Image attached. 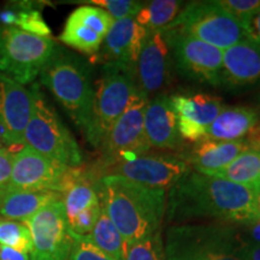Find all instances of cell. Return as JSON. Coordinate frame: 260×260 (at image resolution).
Masks as SVG:
<instances>
[{
    "label": "cell",
    "instance_id": "14",
    "mask_svg": "<svg viewBox=\"0 0 260 260\" xmlns=\"http://www.w3.org/2000/svg\"><path fill=\"white\" fill-rule=\"evenodd\" d=\"M113 21L115 19L105 10L93 5H82L69 15L59 40L76 51L96 54Z\"/></svg>",
    "mask_w": 260,
    "mask_h": 260
},
{
    "label": "cell",
    "instance_id": "37",
    "mask_svg": "<svg viewBox=\"0 0 260 260\" xmlns=\"http://www.w3.org/2000/svg\"><path fill=\"white\" fill-rule=\"evenodd\" d=\"M242 228L243 232H241V235L245 240L246 243H256L260 245V217L254 220H252L251 223H247L245 225H239Z\"/></svg>",
    "mask_w": 260,
    "mask_h": 260
},
{
    "label": "cell",
    "instance_id": "10",
    "mask_svg": "<svg viewBox=\"0 0 260 260\" xmlns=\"http://www.w3.org/2000/svg\"><path fill=\"white\" fill-rule=\"evenodd\" d=\"M61 199L48 204L24 222L31 235V260L69 258L74 240Z\"/></svg>",
    "mask_w": 260,
    "mask_h": 260
},
{
    "label": "cell",
    "instance_id": "21",
    "mask_svg": "<svg viewBox=\"0 0 260 260\" xmlns=\"http://www.w3.org/2000/svg\"><path fill=\"white\" fill-rule=\"evenodd\" d=\"M247 141H212L203 139L195 142L190 149L180 157L195 171L204 175H210L222 170L230 162L235 160L240 154L249 149Z\"/></svg>",
    "mask_w": 260,
    "mask_h": 260
},
{
    "label": "cell",
    "instance_id": "16",
    "mask_svg": "<svg viewBox=\"0 0 260 260\" xmlns=\"http://www.w3.org/2000/svg\"><path fill=\"white\" fill-rule=\"evenodd\" d=\"M170 102L177 117L178 133L190 142L203 140L207 128L223 110L222 99L206 93L176 94L170 96Z\"/></svg>",
    "mask_w": 260,
    "mask_h": 260
},
{
    "label": "cell",
    "instance_id": "3",
    "mask_svg": "<svg viewBox=\"0 0 260 260\" xmlns=\"http://www.w3.org/2000/svg\"><path fill=\"white\" fill-rule=\"evenodd\" d=\"M40 79L84 134L92 118L95 94L88 61L57 46L40 73Z\"/></svg>",
    "mask_w": 260,
    "mask_h": 260
},
{
    "label": "cell",
    "instance_id": "31",
    "mask_svg": "<svg viewBox=\"0 0 260 260\" xmlns=\"http://www.w3.org/2000/svg\"><path fill=\"white\" fill-rule=\"evenodd\" d=\"M86 4L95 5L105 10L107 14L117 21V19L135 17L140 10L144 8L145 3L135 2V0H92V2H86Z\"/></svg>",
    "mask_w": 260,
    "mask_h": 260
},
{
    "label": "cell",
    "instance_id": "24",
    "mask_svg": "<svg viewBox=\"0 0 260 260\" xmlns=\"http://www.w3.org/2000/svg\"><path fill=\"white\" fill-rule=\"evenodd\" d=\"M39 5L32 2L10 3L0 11V25L21 29L38 37L50 38L52 31L42 17Z\"/></svg>",
    "mask_w": 260,
    "mask_h": 260
},
{
    "label": "cell",
    "instance_id": "13",
    "mask_svg": "<svg viewBox=\"0 0 260 260\" xmlns=\"http://www.w3.org/2000/svg\"><path fill=\"white\" fill-rule=\"evenodd\" d=\"M69 167L42 155L28 146L12 154V169L9 191L52 190L59 187Z\"/></svg>",
    "mask_w": 260,
    "mask_h": 260
},
{
    "label": "cell",
    "instance_id": "23",
    "mask_svg": "<svg viewBox=\"0 0 260 260\" xmlns=\"http://www.w3.org/2000/svg\"><path fill=\"white\" fill-rule=\"evenodd\" d=\"M63 195L52 190H11L0 203V216L4 219L24 223L48 204L60 200Z\"/></svg>",
    "mask_w": 260,
    "mask_h": 260
},
{
    "label": "cell",
    "instance_id": "43",
    "mask_svg": "<svg viewBox=\"0 0 260 260\" xmlns=\"http://www.w3.org/2000/svg\"><path fill=\"white\" fill-rule=\"evenodd\" d=\"M258 102H259V104H260V93H259V95H258Z\"/></svg>",
    "mask_w": 260,
    "mask_h": 260
},
{
    "label": "cell",
    "instance_id": "2",
    "mask_svg": "<svg viewBox=\"0 0 260 260\" xmlns=\"http://www.w3.org/2000/svg\"><path fill=\"white\" fill-rule=\"evenodd\" d=\"M100 204L124 243L160 232L167 211L164 190L141 186L122 176L104 175L95 182Z\"/></svg>",
    "mask_w": 260,
    "mask_h": 260
},
{
    "label": "cell",
    "instance_id": "7",
    "mask_svg": "<svg viewBox=\"0 0 260 260\" xmlns=\"http://www.w3.org/2000/svg\"><path fill=\"white\" fill-rule=\"evenodd\" d=\"M167 29L222 51L247 39L241 23L213 0L188 3Z\"/></svg>",
    "mask_w": 260,
    "mask_h": 260
},
{
    "label": "cell",
    "instance_id": "4",
    "mask_svg": "<svg viewBox=\"0 0 260 260\" xmlns=\"http://www.w3.org/2000/svg\"><path fill=\"white\" fill-rule=\"evenodd\" d=\"M239 225L214 222L184 224L168 230L165 260H246Z\"/></svg>",
    "mask_w": 260,
    "mask_h": 260
},
{
    "label": "cell",
    "instance_id": "40",
    "mask_svg": "<svg viewBox=\"0 0 260 260\" xmlns=\"http://www.w3.org/2000/svg\"><path fill=\"white\" fill-rule=\"evenodd\" d=\"M247 144L249 145V147L256 151H260V126L254 128L251 133L248 134V140H247Z\"/></svg>",
    "mask_w": 260,
    "mask_h": 260
},
{
    "label": "cell",
    "instance_id": "36",
    "mask_svg": "<svg viewBox=\"0 0 260 260\" xmlns=\"http://www.w3.org/2000/svg\"><path fill=\"white\" fill-rule=\"evenodd\" d=\"M246 38L260 48V9L241 22Z\"/></svg>",
    "mask_w": 260,
    "mask_h": 260
},
{
    "label": "cell",
    "instance_id": "9",
    "mask_svg": "<svg viewBox=\"0 0 260 260\" xmlns=\"http://www.w3.org/2000/svg\"><path fill=\"white\" fill-rule=\"evenodd\" d=\"M148 96L140 92L133 96L129 106L104 140L102 149V170L112 165L128 161L147 154L151 149L145 134L144 117L148 104Z\"/></svg>",
    "mask_w": 260,
    "mask_h": 260
},
{
    "label": "cell",
    "instance_id": "11",
    "mask_svg": "<svg viewBox=\"0 0 260 260\" xmlns=\"http://www.w3.org/2000/svg\"><path fill=\"white\" fill-rule=\"evenodd\" d=\"M167 30L172 63L178 73L197 82L219 87L223 51L195 38Z\"/></svg>",
    "mask_w": 260,
    "mask_h": 260
},
{
    "label": "cell",
    "instance_id": "26",
    "mask_svg": "<svg viewBox=\"0 0 260 260\" xmlns=\"http://www.w3.org/2000/svg\"><path fill=\"white\" fill-rule=\"evenodd\" d=\"M183 3L177 0H154L145 3L144 8L135 16L136 23L147 31L165 29L177 17Z\"/></svg>",
    "mask_w": 260,
    "mask_h": 260
},
{
    "label": "cell",
    "instance_id": "27",
    "mask_svg": "<svg viewBox=\"0 0 260 260\" xmlns=\"http://www.w3.org/2000/svg\"><path fill=\"white\" fill-rule=\"evenodd\" d=\"M86 236L93 245H95L102 251L106 252L107 254L113 256L117 260L123 259V246H124L123 237L117 230L115 224L112 223V220L110 219V217L107 216L103 206L96 224L94 225L89 235Z\"/></svg>",
    "mask_w": 260,
    "mask_h": 260
},
{
    "label": "cell",
    "instance_id": "6",
    "mask_svg": "<svg viewBox=\"0 0 260 260\" xmlns=\"http://www.w3.org/2000/svg\"><path fill=\"white\" fill-rule=\"evenodd\" d=\"M138 90L135 71L119 64H104L94 94L92 118L84 133L93 147L100 148Z\"/></svg>",
    "mask_w": 260,
    "mask_h": 260
},
{
    "label": "cell",
    "instance_id": "19",
    "mask_svg": "<svg viewBox=\"0 0 260 260\" xmlns=\"http://www.w3.org/2000/svg\"><path fill=\"white\" fill-rule=\"evenodd\" d=\"M260 83V48L248 39L223 51L220 86L230 90L252 88Z\"/></svg>",
    "mask_w": 260,
    "mask_h": 260
},
{
    "label": "cell",
    "instance_id": "30",
    "mask_svg": "<svg viewBox=\"0 0 260 260\" xmlns=\"http://www.w3.org/2000/svg\"><path fill=\"white\" fill-rule=\"evenodd\" d=\"M122 260H165L160 232L138 241L124 243Z\"/></svg>",
    "mask_w": 260,
    "mask_h": 260
},
{
    "label": "cell",
    "instance_id": "15",
    "mask_svg": "<svg viewBox=\"0 0 260 260\" xmlns=\"http://www.w3.org/2000/svg\"><path fill=\"white\" fill-rule=\"evenodd\" d=\"M171 50L167 29L147 32L135 68L138 88L146 96L159 92L169 82Z\"/></svg>",
    "mask_w": 260,
    "mask_h": 260
},
{
    "label": "cell",
    "instance_id": "25",
    "mask_svg": "<svg viewBox=\"0 0 260 260\" xmlns=\"http://www.w3.org/2000/svg\"><path fill=\"white\" fill-rule=\"evenodd\" d=\"M210 176L249 187L256 193L260 190V151L247 149L228 167L213 172Z\"/></svg>",
    "mask_w": 260,
    "mask_h": 260
},
{
    "label": "cell",
    "instance_id": "17",
    "mask_svg": "<svg viewBox=\"0 0 260 260\" xmlns=\"http://www.w3.org/2000/svg\"><path fill=\"white\" fill-rule=\"evenodd\" d=\"M31 111V89L0 73V125L14 149L24 146V132Z\"/></svg>",
    "mask_w": 260,
    "mask_h": 260
},
{
    "label": "cell",
    "instance_id": "5",
    "mask_svg": "<svg viewBox=\"0 0 260 260\" xmlns=\"http://www.w3.org/2000/svg\"><path fill=\"white\" fill-rule=\"evenodd\" d=\"M32 111L24 132V145L69 168L82 164V152L54 107L38 84L31 86Z\"/></svg>",
    "mask_w": 260,
    "mask_h": 260
},
{
    "label": "cell",
    "instance_id": "35",
    "mask_svg": "<svg viewBox=\"0 0 260 260\" xmlns=\"http://www.w3.org/2000/svg\"><path fill=\"white\" fill-rule=\"evenodd\" d=\"M11 169L12 153L9 151H0V203L9 191Z\"/></svg>",
    "mask_w": 260,
    "mask_h": 260
},
{
    "label": "cell",
    "instance_id": "29",
    "mask_svg": "<svg viewBox=\"0 0 260 260\" xmlns=\"http://www.w3.org/2000/svg\"><path fill=\"white\" fill-rule=\"evenodd\" d=\"M0 246L30 254L32 241L28 226L22 222L0 219Z\"/></svg>",
    "mask_w": 260,
    "mask_h": 260
},
{
    "label": "cell",
    "instance_id": "33",
    "mask_svg": "<svg viewBox=\"0 0 260 260\" xmlns=\"http://www.w3.org/2000/svg\"><path fill=\"white\" fill-rule=\"evenodd\" d=\"M100 211H102V205H100V203L93 205L89 209L82 211L71 222L68 223L70 232L81 236L89 235L94 225L98 222V218L100 216Z\"/></svg>",
    "mask_w": 260,
    "mask_h": 260
},
{
    "label": "cell",
    "instance_id": "12",
    "mask_svg": "<svg viewBox=\"0 0 260 260\" xmlns=\"http://www.w3.org/2000/svg\"><path fill=\"white\" fill-rule=\"evenodd\" d=\"M189 171L190 167L180 155H142L117 162L106 169L103 176H122L141 186L165 191Z\"/></svg>",
    "mask_w": 260,
    "mask_h": 260
},
{
    "label": "cell",
    "instance_id": "28",
    "mask_svg": "<svg viewBox=\"0 0 260 260\" xmlns=\"http://www.w3.org/2000/svg\"><path fill=\"white\" fill-rule=\"evenodd\" d=\"M61 200H63L64 204L68 223L71 222L82 211L100 203L95 182L90 183L89 175L83 180L75 183L74 186H71L63 194V199Z\"/></svg>",
    "mask_w": 260,
    "mask_h": 260
},
{
    "label": "cell",
    "instance_id": "41",
    "mask_svg": "<svg viewBox=\"0 0 260 260\" xmlns=\"http://www.w3.org/2000/svg\"><path fill=\"white\" fill-rule=\"evenodd\" d=\"M0 151H9L10 153H12V154L15 153L14 147L10 145L9 140H8V138H6V134H5L4 129H3L2 125H0Z\"/></svg>",
    "mask_w": 260,
    "mask_h": 260
},
{
    "label": "cell",
    "instance_id": "32",
    "mask_svg": "<svg viewBox=\"0 0 260 260\" xmlns=\"http://www.w3.org/2000/svg\"><path fill=\"white\" fill-rule=\"evenodd\" d=\"M70 234L74 242L68 260H117L93 245L87 236L76 235L71 232Z\"/></svg>",
    "mask_w": 260,
    "mask_h": 260
},
{
    "label": "cell",
    "instance_id": "18",
    "mask_svg": "<svg viewBox=\"0 0 260 260\" xmlns=\"http://www.w3.org/2000/svg\"><path fill=\"white\" fill-rule=\"evenodd\" d=\"M147 32L144 27L136 23L135 17L113 21L96 53L98 60H102L104 64H119L135 71Z\"/></svg>",
    "mask_w": 260,
    "mask_h": 260
},
{
    "label": "cell",
    "instance_id": "1",
    "mask_svg": "<svg viewBox=\"0 0 260 260\" xmlns=\"http://www.w3.org/2000/svg\"><path fill=\"white\" fill-rule=\"evenodd\" d=\"M165 216L170 222L214 219L234 225L260 217L251 188L191 170L169 189Z\"/></svg>",
    "mask_w": 260,
    "mask_h": 260
},
{
    "label": "cell",
    "instance_id": "20",
    "mask_svg": "<svg viewBox=\"0 0 260 260\" xmlns=\"http://www.w3.org/2000/svg\"><path fill=\"white\" fill-rule=\"evenodd\" d=\"M145 134L151 148L178 149L183 139L177 128V117L167 94H157L148 100L144 117Z\"/></svg>",
    "mask_w": 260,
    "mask_h": 260
},
{
    "label": "cell",
    "instance_id": "34",
    "mask_svg": "<svg viewBox=\"0 0 260 260\" xmlns=\"http://www.w3.org/2000/svg\"><path fill=\"white\" fill-rule=\"evenodd\" d=\"M218 3L240 23L260 9V0H219Z\"/></svg>",
    "mask_w": 260,
    "mask_h": 260
},
{
    "label": "cell",
    "instance_id": "22",
    "mask_svg": "<svg viewBox=\"0 0 260 260\" xmlns=\"http://www.w3.org/2000/svg\"><path fill=\"white\" fill-rule=\"evenodd\" d=\"M259 115L247 106L223 107L217 118L207 128L204 139L212 141H241L258 124Z\"/></svg>",
    "mask_w": 260,
    "mask_h": 260
},
{
    "label": "cell",
    "instance_id": "38",
    "mask_svg": "<svg viewBox=\"0 0 260 260\" xmlns=\"http://www.w3.org/2000/svg\"><path fill=\"white\" fill-rule=\"evenodd\" d=\"M0 260H31L30 254H25L9 248V247L0 246Z\"/></svg>",
    "mask_w": 260,
    "mask_h": 260
},
{
    "label": "cell",
    "instance_id": "42",
    "mask_svg": "<svg viewBox=\"0 0 260 260\" xmlns=\"http://www.w3.org/2000/svg\"><path fill=\"white\" fill-rule=\"evenodd\" d=\"M255 204H256V210H258V213L260 216V190L255 193Z\"/></svg>",
    "mask_w": 260,
    "mask_h": 260
},
{
    "label": "cell",
    "instance_id": "8",
    "mask_svg": "<svg viewBox=\"0 0 260 260\" xmlns=\"http://www.w3.org/2000/svg\"><path fill=\"white\" fill-rule=\"evenodd\" d=\"M57 46L51 38L0 25V73L22 86L34 82Z\"/></svg>",
    "mask_w": 260,
    "mask_h": 260
},
{
    "label": "cell",
    "instance_id": "39",
    "mask_svg": "<svg viewBox=\"0 0 260 260\" xmlns=\"http://www.w3.org/2000/svg\"><path fill=\"white\" fill-rule=\"evenodd\" d=\"M245 259L260 260V245H256V243H246Z\"/></svg>",
    "mask_w": 260,
    "mask_h": 260
}]
</instances>
